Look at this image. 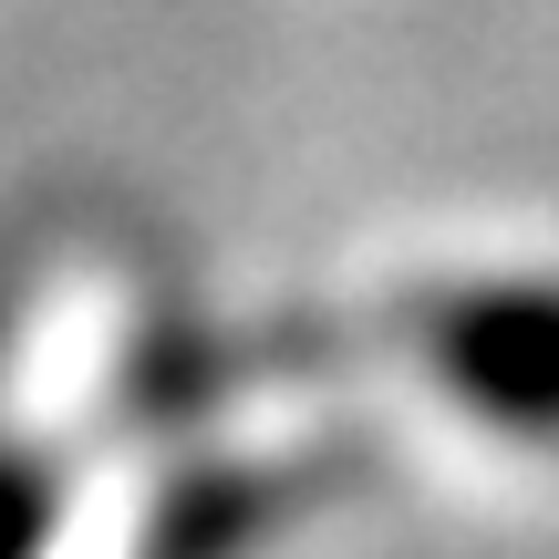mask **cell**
Instances as JSON below:
<instances>
[{
    "mask_svg": "<svg viewBox=\"0 0 559 559\" xmlns=\"http://www.w3.org/2000/svg\"><path fill=\"white\" fill-rule=\"evenodd\" d=\"M436 383L466 404L477 425H508V436H559V290L539 280H487V290H456L415 321Z\"/></svg>",
    "mask_w": 559,
    "mask_h": 559,
    "instance_id": "6da1fadb",
    "label": "cell"
},
{
    "mask_svg": "<svg viewBox=\"0 0 559 559\" xmlns=\"http://www.w3.org/2000/svg\"><path fill=\"white\" fill-rule=\"evenodd\" d=\"M41 519H52L41 477H32V466H0V559H32L41 549Z\"/></svg>",
    "mask_w": 559,
    "mask_h": 559,
    "instance_id": "7a4b0ae2",
    "label": "cell"
}]
</instances>
